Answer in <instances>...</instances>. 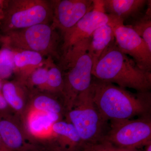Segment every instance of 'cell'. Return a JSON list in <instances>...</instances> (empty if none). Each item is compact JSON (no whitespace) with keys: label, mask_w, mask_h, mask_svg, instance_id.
I'll use <instances>...</instances> for the list:
<instances>
[{"label":"cell","mask_w":151,"mask_h":151,"mask_svg":"<svg viewBox=\"0 0 151 151\" xmlns=\"http://www.w3.org/2000/svg\"><path fill=\"white\" fill-rule=\"evenodd\" d=\"M79 151H141L138 149L119 147L108 141L102 140L97 142L85 143Z\"/></svg>","instance_id":"cell-23"},{"label":"cell","mask_w":151,"mask_h":151,"mask_svg":"<svg viewBox=\"0 0 151 151\" xmlns=\"http://www.w3.org/2000/svg\"><path fill=\"white\" fill-rule=\"evenodd\" d=\"M2 92L11 111L20 119L27 109L30 91L23 82L18 79L3 82Z\"/></svg>","instance_id":"cell-13"},{"label":"cell","mask_w":151,"mask_h":151,"mask_svg":"<svg viewBox=\"0 0 151 151\" xmlns=\"http://www.w3.org/2000/svg\"><path fill=\"white\" fill-rule=\"evenodd\" d=\"M62 116L27 108L21 121L27 135L35 139L46 141L52 139V127L62 120Z\"/></svg>","instance_id":"cell-11"},{"label":"cell","mask_w":151,"mask_h":151,"mask_svg":"<svg viewBox=\"0 0 151 151\" xmlns=\"http://www.w3.org/2000/svg\"><path fill=\"white\" fill-rule=\"evenodd\" d=\"M0 149H7L6 147L4 145V143H3L1 135H0Z\"/></svg>","instance_id":"cell-26"},{"label":"cell","mask_w":151,"mask_h":151,"mask_svg":"<svg viewBox=\"0 0 151 151\" xmlns=\"http://www.w3.org/2000/svg\"><path fill=\"white\" fill-rule=\"evenodd\" d=\"M60 97L47 92L30 91L29 103L27 108L57 114L63 117L65 116L66 111L63 102L59 100Z\"/></svg>","instance_id":"cell-17"},{"label":"cell","mask_w":151,"mask_h":151,"mask_svg":"<svg viewBox=\"0 0 151 151\" xmlns=\"http://www.w3.org/2000/svg\"><path fill=\"white\" fill-rule=\"evenodd\" d=\"M50 3L52 11L51 26L59 30L62 35L94 7L92 0H53Z\"/></svg>","instance_id":"cell-9"},{"label":"cell","mask_w":151,"mask_h":151,"mask_svg":"<svg viewBox=\"0 0 151 151\" xmlns=\"http://www.w3.org/2000/svg\"><path fill=\"white\" fill-rule=\"evenodd\" d=\"M123 24L113 16L104 12L93 8L88 12L70 29L62 35V53L73 45L84 39L88 38L97 28L107 24Z\"/></svg>","instance_id":"cell-10"},{"label":"cell","mask_w":151,"mask_h":151,"mask_svg":"<svg viewBox=\"0 0 151 151\" xmlns=\"http://www.w3.org/2000/svg\"><path fill=\"white\" fill-rule=\"evenodd\" d=\"M103 140L127 149H138L151 143L150 115L132 120H111Z\"/></svg>","instance_id":"cell-7"},{"label":"cell","mask_w":151,"mask_h":151,"mask_svg":"<svg viewBox=\"0 0 151 151\" xmlns=\"http://www.w3.org/2000/svg\"><path fill=\"white\" fill-rule=\"evenodd\" d=\"M7 1L8 0H0V21L4 16Z\"/></svg>","instance_id":"cell-25"},{"label":"cell","mask_w":151,"mask_h":151,"mask_svg":"<svg viewBox=\"0 0 151 151\" xmlns=\"http://www.w3.org/2000/svg\"><path fill=\"white\" fill-rule=\"evenodd\" d=\"M60 37L51 24H41L0 34L2 47L36 52L44 57L59 60Z\"/></svg>","instance_id":"cell-4"},{"label":"cell","mask_w":151,"mask_h":151,"mask_svg":"<svg viewBox=\"0 0 151 151\" xmlns=\"http://www.w3.org/2000/svg\"><path fill=\"white\" fill-rule=\"evenodd\" d=\"M90 37L73 45L62 53L58 65L63 75L62 99L66 112L73 107L78 95L92 84L93 60L89 50Z\"/></svg>","instance_id":"cell-3"},{"label":"cell","mask_w":151,"mask_h":151,"mask_svg":"<svg viewBox=\"0 0 151 151\" xmlns=\"http://www.w3.org/2000/svg\"><path fill=\"white\" fill-rule=\"evenodd\" d=\"M52 139L68 151H79L83 143L78 132L71 123L61 120L52 127Z\"/></svg>","instance_id":"cell-16"},{"label":"cell","mask_w":151,"mask_h":151,"mask_svg":"<svg viewBox=\"0 0 151 151\" xmlns=\"http://www.w3.org/2000/svg\"><path fill=\"white\" fill-rule=\"evenodd\" d=\"M145 147V151H151V144H149L147 145Z\"/></svg>","instance_id":"cell-27"},{"label":"cell","mask_w":151,"mask_h":151,"mask_svg":"<svg viewBox=\"0 0 151 151\" xmlns=\"http://www.w3.org/2000/svg\"><path fill=\"white\" fill-rule=\"evenodd\" d=\"M52 11L50 1L8 0L0 21V34L41 24H50Z\"/></svg>","instance_id":"cell-6"},{"label":"cell","mask_w":151,"mask_h":151,"mask_svg":"<svg viewBox=\"0 0 151 151\" xmlns=\"http://www.w3.org/2000/svg\"><path fill=\"white\" fill-rule=\"evenodd\" d=\"M63 86L64 81L62 71L52 60L49 67L47 81L42 92L54 94L62 98Z\"/></svg>","instance_id":"cell-21"},{"label":"cell","mask_w":151,"mask_h":151,"mask_svg":"<svg viewBox=\"0 0 151 151\" xmlns=\"http://www.w3.org/2000/svg\"><path fill=\"white\" fill-rule=\"evenodd\" d=\"M65 117L75 127L83 144L103 140L109 129L108 122L94 104L89 88L78 95Z\"/></svg>","instance_id":"cell-5"},{"label":"cell","mask_w":151,"mask_h":151,"mask_svg":"<svg viewBox=\"0 0 151 151\" xmlns=\"http://www.w3.org/2000/svg\"><path fill=\"white\" fill-rule=\"evenodd\" d=\"M32 151H65L58 146L53 144H45L43 146H37Z\"/></svg>","instance_id":"cell-24"},{"label":"cell","mask_w":151,"mask_h":151,"mask_svg":"<svg viewBox=\"0 0 151 151\" xmlns=\"http://www.w3.org/2000/svg\"><path fill=\"white\" fill-rule=\"evenodd\" d=\"M105 13L113 16L124 24L127 20L137 18L142 13L148 1L146 0H103Z\"/></svg>","instance_id":"cell-14"},{"label":"cell","mask_w":151,"mask_h":151,"mask_svg":"<svg viewBox=\"0 0 151 151\" xmlns=\"http://www.w3.org/2000/svg\"><path fill=\"white\" fill-rule=\"evenodd\" d=\"M92 75L101 81L138 92H148L151 88V72L140 68L133 59L119 49L116 40L93 64Z\"/></svg>","instance_id":"cell-2"},{"label":"cell","mask_w":151,"mask_h":151,"mask_svg":"<svg viewBox=\"0 0 151 151\" xmlns=\"http://www.w3.org/2000/svg\"><path fill=\"white\" fill-rule=\"evenodd\" d=\"M14 64V74L16 79L23 81L34 70L45 63L46 59L36 52L13 50Z\"/></svg>","instance_id":"cell-15"},{"label":"cell","mask_w":151,"mask_h":151,"mask_svg":"<svg viewBox=\"0 0 151 151\" xmlns=\"http://www.w3.org/2000/svg\"><path fill=\"white\" fill-rule=\"evenodd\" d=\"M14 71V52L8 47L0 49V80L6 81Z\"/></svg>","instance_id":"cell-22"},{"label":"cell","mask_w":151,"mask_h":151,"mask_svg":"<svg viewBox=\"0 0 151 151\" xmlns=\"http://www.w3.org/2000/svg\"><path fill=\"white\" fill-rule=\"evenodd\" d=\"M115 40L119 49L129 55L140 68L151 72V50L132 28L125 25L114 27Z\"/></svg>","instance_id":"cell-8"},{"label":"cell","mask_w":151,"mask_h":151,"mask_svg":"<svg viewBox=\"0 0 151 151\" xmlns=\"http://www.w3.org/2000/svg\"><path fill=\"white\" fill-rule=\"evenodd\" d=\"M89 89L94 104L107 122L150 115L151 95L149 92L133 94L97 78L92 80Z\"/></svg>","instance_id":"cell-1"},{"label":"cell","mask_w":151,"mask_h":151,"mask_svg":"<svg viewBox=\"0 0 151 151\" xmlns=\"http://www.w3.org/2000/svg\"><path fill=\"white\" fill-rule=\"evenodd\" d=\"M145 12L127 25L143 39L151 50V1H148Z\"/></svg>","instance_id":"cell-19"},{"label":"cell","mask_w":151,"mask_h":151,"mask_svg":"<svg viewBox=\"0 0 151 151\" xmlns=\"http://www.w3.org/2000/svg\"><path fill=\"white\" fill-rule=\"evenodd\" d=\"M52 60L51 58H47L44 64L34 70L22 81L30 91H42L47 81L49 67Z\"/></svg>","instance_id":"cell-20"},{"label":"cell","mask_w":151,"mask_h":151,"mask_svg":"<svg viewBox=\"0 0 151 151\" xmlns=\"http://www.w3.org/2000/svg\"><path fill=\"white\" fill-rule=\"evenodd\" d=\"M116 26L111 23L103 25L97 28L90 36L89 50L93 58V64L115 40L114 27Z\"/></svg>","instance_id":"cell-18"},{"label":"cell","mask_w":151,"mask_h":151,"mask_svg":"<svg viewBox=\"0 0 151 151\" xmlns=\"http://www.w3.org/2000/svg\"><path fill=\"white\" fill-rule=\"evenodd\" d=\"M20 120L11 114L0 116V135L9 150L29 151L32 144L27 142V134Z\"/></svg>","instance_id":"cell-12"},{"label":"cell","mask_w":151,"mask_h":151,"mask_svg":"<svg viewBox=\"0 0 151 151\" xmlns=\"http://www.w3.org/2000/svg\"><path fill=\"white\" fill-rule=\"evenodd\" d=\"M0 151H11L8 149H0Z\"/></svg>","instance_id":"cell-28"}]
</instances>
